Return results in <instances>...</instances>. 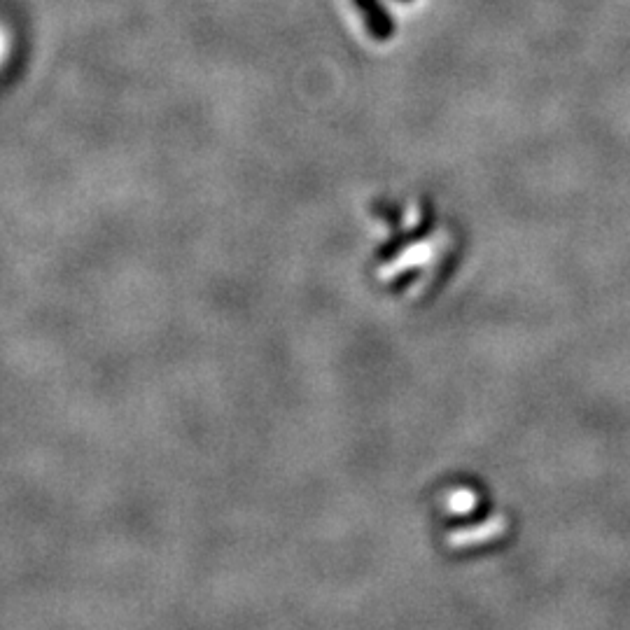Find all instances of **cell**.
I'll return each instance as SVG.
<instances>
[{
	"mask_svg": "<svg viewBox=\"0 0 630 630\" xmlns=\"http://www.w3.org/2000/svg\"><path fill=\"white\" fill-rule=\"evenodd\" d=\"M0 49H3V40H0Z\"/></svg>",
	"mask_w": 630,
	"mask_h": 630,
	"instance_id": "obj_2",
	"label": "cell"
},
{
	"mask_svg": "<svg viewBox=\"0 0 630 630\" xmlns=\"http://www.w3.org/2000/svg\"><path fill=\"white\" fill-rule=\"evenodd\" d=\"M404 3H406V0H404Z\"/></svg>",
	"mask_w": 630,
	"mask_h": 630,
	"instance_id": "obj_3",
	"label": "cell"
},
{
	"mask_svg": "<svg viewBox=\"0 0 630 630\" xmlns=\"http://www.w3.org/2000/svg\"><path fill=\"white\" fill-rule=\"evenodd\" d=\"M357 10H360L364 24H367V31L374 40L385 42L392 38L395 33V24H392L388 10L381 0H353Z\"/></svg>",
	"mask_w": 630,
	"mask_h": 630,
	"instance_id": "obj_1",
	"label": "cell"
}]
</instances>
